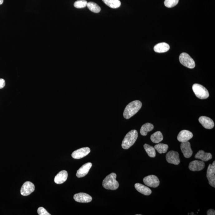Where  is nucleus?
Returning <instances> with one entry per match:
<instances>
[{"mask_svg": "<svg viewBox=\"0 0 215 215\" xmlns=\"http://www.w3.org/2000/svg\"><path fill=\"white\" fill-rule=\"evenodd\" d=\"M135 187L137 191L145 195H150L152 193L151 190L149 188L140 183H136Z\"/></svg>", "mask_w": 215, "mask_h": 215, "instance_id": "19", "label": "nucleus"}, {"mask_svg": "<svg viewBox=\"0 0 215 215\" xmlns=\"http://www.w3.org/2000/svg\"><path fill=\"white\" fill-rule=\"evenodd\" d=\"M92 166L91 163H87L83 165L77 170L76 176L77 177L81 178L84 177L88 174L89 171Z\"/></svg>", "mask_w": 215, "mask_h": 215, "instance_id": "16", "label": "nucleus"}, {"mask_svg": "<svg viewBox=\"0 0 215 215\" xmlns=\"http://www.w3.org/2000/svg\"><path fill=\"white\" fill-rule=\"evenodd\" d=\"M193 90L195 94L199 99H205L208 98L209 93L207 89L201 84H194L192 87Z\"/></svg>", "mask_w": 215, "mask_h": 215, "instance_id": "4", "label": "nucleus"}, {"mask_svg": "<svg viewBox=\"0 0 215 215\" xmlns=\"http://www.w3.org/2000/svg\"><path fill=\"white\" fill-rule=\"evenodd\" d=\"M90 152L91 150L89 147H83L74 151L72 154L71 156L73 158L79 160L88 155Z\"/></svg>", "mask_w": 215, "mask_h": 215, "instance_id": "9", "label": "nucleus"}, {"mask_svg": "<svg viewBox=\"0 0 215 215\" xmlns=\"http://www.w3.org/2000/svg\"><path fill=\"white\" fill-rule=\"evenodd\" d=\"M143 147H144V148L149 157L153 158L155 157V149L154 147L147 144H145Z\"/></svg>", "mask_w": 215, "mask_h": 215, "instance_id": "24", "label": "nucleus"}, {"mask_svg": "<svg viewBox=\"0 0 215 215\" xmlns=\"http://www.w3.org/2000/svg\"><path fill=\"white\" fill-rule=\"evenodd\" d=\"M150 140L153 143H160L162 141L163 137L162 134L160 131H156L150 136Z\"/></svg>", "mask_w": 215, "mask_h": 215, "instance_id": "23", "label": "nucleus"}, {"mask_svg": "<svg viewBox=\"0 0 215 215\" xmlns=\"http://www.w3.org/2000/svg\"><path fill=\"white\" fill-rule=\"evenodd\" d=\"M196 159H200L203 161H207L211 160L212 155L210 153H206L203 150H199L195 155Z\"/></svg>", "mask_w": 215, "mask_h": 215, "instance_id": "18", "label": "nucleus"}, {"mask_svg": "<svg viewBox=\"0 0 215 215\" xmlns=\"http://www.w3.org/2000/svg\"><path fill=\"white\" fill-rule=\"evenodd\" d=\"M198 120L200 124L204 128L211 129L214 127V122L210 117L202 116L199 117Z\"/></svg>", "mask_w": 215, "mask_h": 215, "instance_id": "15", "label": "nucleus"}, {"mask_svg": "<svg viewBox=\"0 0 215 215\" xmlns=\"http://www.w3.org/2000/svg\"><path fill=\"white\" fill-rule=\"evenodd\" d=\"M166 158L168 162L170 164L178 165L180 163L179 153L174 150H170L167 153Z\"/></svg>", "mask_w": 215, "mask_h": 215, "instance_id": "7", "label": "nucleus"}, {"mask_svg": "<svg viewBox=\"0 0 215 215\" xmlns=\"http://www.w3.org/2000/svg\"><path fill=\"white\" fill-rule=\"evenodd\" d=\"M74 198L76 201L81 203H88L92 200L91 196L84 193L76 194L74 195Z\"/></svg>", "mask_w": 215, "mask_h": 215, "instance_id": "12", "label": "nucleus"}, {"mask_svg": "<svg viewBox=\"0 0 215 215\" xmlns=\"http://www.w3.org/2000/svg\"><path fill=\"white\" fill-rule=\"evenodd\" d=\"M154 128V126L150 123L143 124L140 129V134L143 136H147L148 132L151 131Z\"/></svg>", "mask_w": 215, "mask_h": 215, "instance_id": "21", "label": "nucleus"}, {"mask_svg": "<svg viewBox=\"0 0 215 215\" xmlns=\"http://www.w3.org/2000/svg\"><path fill=\"white\" fill-rule=\"evenodd\" d=\"M117 174L113 173L108 175L104 179L103 186L104 189L108 190H116L119 187L118 182L116 180Z\"/></svg>", "mask_w": 215, "mask_h": 215, "instance_id": "2", "label": "nucleus"}, {"mask_svg": "<svg viewBox=\"0 0 215 215\" xmlns=\"http://www.w3.org/2000/svg\"><path fill=\"white\" fill-rule=\"evenodd\" d=\"M180 64L189 69H193L195 67V63L190 55L186 53H183L179 56Z\"/></svg>", "mask_w": 215, "mask_h": 215, "instance_id": "5", "label": "nucleus"}, {"mask_svg": "<svg viewBox=\"0 0 215 215\" xmlns=\"http://www.w3.org/2000/svg\"><path fill=\"white\" fill-rule=\"evenodd\" d=\"M205 167V163L203 161L194 160L191 161L189 165V169L193 171H199L203 170Z\"/></svg>", "mask_w": 215, "mask_h": 215, "instance_id": "14", "label": "nucleus"}, {"mask_svg": "<svg viewBox=\"0 0 215 215\" xmlns=\"http://www.w3.org/2000/svg\"><path fill=\"white\" fill-rule=\"evenodd\" d=\"M208 215H215V211L213 209H209L207 212Z\"/></svg>", "mask_w": 215, "mask_h": 215, "instance_id": "31", "label": "nucleus"}, {"mask_svg": "<svg viewBox=\"0 0 215 215\" xmlns=\"http://www.w3.org/2000/svg\"><path fill=\"white\" fill-rule=\"evenodd\" d=\"M3 2V0H0V5H2Z\"/></svg>", "mask_w": 215, "mask_h": 215, "instance_id": "32", "label": "nucleus"}, {"mask_svg": "<svg viewBox=\"0 0 215 215\" xmlns=\"http://www.w3.org/2000/svg\"><path fill=\"white\" fill-rule=\"evenodd\" d=\"M87 3L86 0H78L74 3V6L77 8H84L87 6Z\"/></svg>", "mask_w": 215, "mask_h": 215, "instance_id": "27", "label": "nucleus"}, {"mask_svg": "<svg viewBox=\"0 0 215 215\" xmlns=\"http://www.w3.org/2000/svg\"><path fill=\"white\" fill-rule=\"evenodd\" d=\"M138 137V132L137 130H132L129 131L126 135L122 142V147L125 150H127L130 148L132 146L137 140Z\"/></svg>", "mask_w": 215, "mask_h": 215, "instance_id": "3", "label": "nucleus"}, {"mask_svg": "<svg viewBox=\"0 0 215 215\" xmlns=\"http://www.w3.org/2000/svg\"><path fill=\"white\" fill-rule=\"evenodd\" d=\"M215 166L209 164L207 170V177L209 181V184L213 187H215Z\"/></svg>", "mask_w": 215, "mask_h": 215, "instance_id": "10", "label": "nucleus"}, {"mask_svg": "<svg viewBox=\"0 0 215 215\" xmlns=\"http://www.w3.org/2000/svg\"><path fill=\"white\" fill-rule=\"evenodd\" d=\"M143 181L146 185L152 188L157 187L160 184L159 179L154 175H150L145 177Z\"/></svg>", "mask_w": 215, "mask_h": 215, "instance_id": "6", "label": "nucleus"}, {"mask_svg": "<svg viewBox=\"0 0 215 215\" xmlns=\"http://www.w3.org/2000/svg\"><path fill=\"white\" fill-rule=\"evenodd\" d=\"M180 149L183 155L186 158H189L193 155V151L192 150L190 143L188 141L181 143L180 144Z\"/></svg>", "mask_w": 215, "mask_h": 215, "instance_id": "11", "label": "nucleus"}, {"mask_svg": "<svg viewBox=\"0 0 215 215\" xmlns=\"http://www.w3.org/2000/svg\"><path fill=\"white\" fill-rule=\"evenodd\" d=\"M68 177V173L66 170L60 171L56 175L54 178V182L57 184H61L66 181Z\"/></svg>", "mask_w": 215, "mask_h": 215, "instance_id": "17", "label": "nucleus"}, {"mask_svg": "<svg viewBox=\"0 0 215 215\" xmlns=\"http://www.w3.org/2000/svg\"><path fill=\"white\" fill-rule=\"evenodd\" d=\"M193 133L187 130H182L177 136V140L180 142H185L189 141L193 137Z\"/></svg>", "mask_w": 215, "mask_h": 215, "instance_id": "13", "label": "nucleus"}, {"mask_svg": "<svg viewBox=\"0 0 215 215\" xmlns=\"http://www.w3.org/2000/svg\"><path fill=\"white\" fill-rule=\"evenodd\" d=\"M155 149L157 150L158 152L161 154L167 152L169 146L167 144L164 143H160L155 146Z\"/></svg>", "mask_w": 215, "mask_h": 215, "instance_id": "25", "label": "nucleus"}, {"mask_svg": "<svg viewBox=\"0 0 215 215\" xmlns=\"http://www.w3.org/2000/svg\"><path fill=\"white\" fill-rule=\"evenodd\" d=\"M38 213L39 215H50L47 211L43 207L39 208L38 209Z\"/></svg>", "mask_w": 215, "mask_h": 215, "instance_id": "29", "label": "nucleus"}, {"mask_svg": "<svg viewBox=\"0 0 215 215\" xmlns=\"http://www.w3.org/2000/svg\"><path fill=\"white\" fill-rule=\"evenodd\" d=\"M179 1V0H165L164 5L167 8H172L177 5Z\"/></svg>", "mask_w": 215, "mask_h": 215, "instance_id": "28", "label": "nucleus"}, {"mask_svg": "<svg viewBox=\"0 0 215 215\" xmlns=\"http://www.w3.org/2000/svg\"><path fill=\"white\" fill-rule=\"evenodd\" d=\"M5 85V80L3 79H0V89L4 88Z\"/></svg>", "mask_w": 215, "mask_h": 215, "instance_id": "30", "label": "nucleus"}, {"mask_svg": "<svg viewBox=\"0 0 215 215\" xmlns=\"http://www.w3.org/2000/svg\"><path fill=\"white\" fill-rule=\"evenodd\" d=\"M142 103L139 100H134L129 103L125 108L123 116L127 119L131 118L141 109Z\"/></svg>", "mask_w": 215, "mask_h": 215, "instance_id": "1", "label": "nucleus"}, {"mask_svg": "<svg viewBox=\"0 0 215 215\" xmlns=\"http://www.w3.org/2000/svg\"><path fill=\"white\" fill-rule=\"evenodd\" d=\"M87 6L88 9L92 12L94 13H99L100 12L101 8L95 2H90L87 3Z\"/></svg>", "mask_w": 215, "mask_h": 215, "instance_id": "26", "label": "nucleus"}, {"mask_svg": "<svg viewBox=\"0 0 215 215\" xmlns=\"http://www.w3.org/2000/svg\"><path fill=\"white\" fill-rule=\"evenodd\" d=\"M103 2L112 8H119L121 6V2L120 0H102Z\"/></svg>", "mask_w": 215, "mask_h": 215, "instance_id": "22", "label": "nucleus"}, {"mask_svg": "<svg viewBox=\"0 0 215 215\" xmlns=\"http://www.w3.org/2000/svg\"><path fill=\"white\" fill-rule=\"evenodd\" d=\"M35 190V186L34 184L30 181L26 182L22 186L21 190V193L22 196H27L31 194Z\"/></svg>", "mask_w": 215, "mask_h": 215, "instance_id": "8", "label": "nucleus"}, {"mask_svg": "<svg viewBox=\"0 0 215 215\" xmlns=\"http://www.w3.org/2000/svg\"><path fill=\"white\" fill-rule=\"evenodd\" d=\"M170 49V46L167 43L162 42L159 43L155 46L154 50L155 52L162 53L167 52Z\"/></svg>", "mask_w": 215, "mask_h": 215, "instance_id": "20", "label": "nucleus"}]
</instances>
